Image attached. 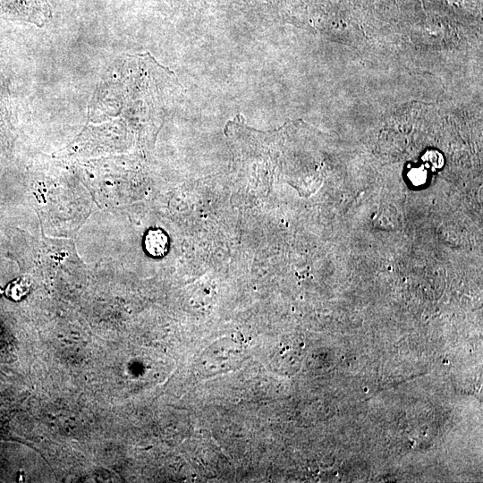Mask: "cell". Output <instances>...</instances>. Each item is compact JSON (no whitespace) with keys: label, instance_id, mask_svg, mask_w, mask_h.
<instances>
[{"label":"cell","instance_id":"cell-1","mask_svg":"<svg viewBox=\"0 0 483 483\" xmlns=\"http://www.w3.org/2000/svg\"><path fill=\"white\" fill-rule=\"evenodd\" d=\"M144 245L147 252L153 257H162L168 248V238L165 233L159 230H150L145 236Z\"/></svg>","mask_w":483,"mask_h":483}]
</instances>
